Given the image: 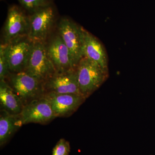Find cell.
I'll use <instances>...</instances> for the list:
<instances>
[{
  "mask_svg": "<svg viewBox=\"0 0 155 155\" xmlns=\"http://www.w3.org/2000/svg\"><path fill=\"white\" fill-rule=\"evenodd\" d=\"M81 94L87 98L107 79L109 70L94 61L83 57L75 67Z\"/></svg>",
  "mask_w": 155,
  "mask_h": 155,
  "instance_id": "cell-1",
  "label": "cell"
},
{
  "mask_svg": "<svg viewBox=\"0 0 155 155\" xmlns=\"http://www.w3.org/2000/svg\"><path fill=\"white\" fill-rule=\"evenodd\" d=\"M24 72L40 81L43 84L57 72L48 56L45 42H33Z\"/></svg>",
  "mask_w": 155,
  "mask_h": 155,
  "instance_id": "cell-2",
  "label": "cell"
},
{
  "mask_svg": "<svg viewBox=\"0 0 155 155\" xmlns=\"http://www.w3.org/2000/svg\"><path fill=\"white\" fill-rule=\"evenodd\" d=\"M5 81L24 106L45 94L43 83L24 71L11 73Z\"/></svg>",
  "mask_w": 155,
  "mask_h": 155,
  "instance_id": "cell-3",
  "label": "cell"
},
{
  "mask_svg": "<svg viewBox=\"0 0 155 155\" xmlns=\"http://www.w3.org/2000/svg\"><path fill=\"white\" fill-rule=\"evenodd\" d=\"M82 28L67 17L61 18L58 26L59 35L69 50L75 68L83 57Z\"/></svg>",
  "mask_w": 155,
  "mask_h": 155,
  "instance_id": "cell-4",
  "label": "cell"
},
{
  "mask_svg": "<svg viewBox=\"0 0 155 155\" xmlns=\"http://www.w3.org/2000/svg\"><path fill=\"white\" fill-rule=\"evenodd\" d=\"M57 11L54 4L28 14V38L31 41L45 42L55 20Z\"/></svg>",
  "mask_w": 155,
  "mask_h": 155,
  "instance_id": "cell-5",
  "label": "cell"
},
{
  "mask_svg": "<svg viewBox=\"0 0 155 155\" xmlns=\"http://www.w3.org/2000/svg\"><path fill=\"white\" fill-rule=\"evenodd\" d=\"M29 28V16L25 10L17 5L9 6L3 30V44L28 36Z\"/></svg>",
  "mask_w": 155,
  "mask_h": 155,
  "instance_id": "cell-6",
  "label": "cell"
},
{
  "mask_svg": "<svg viewBox=\"0 0 155 155\" xmlns=\"http://www.w3.org/2000/svg\"><path fill=\"white\" fill-rule=\"evenodd\" d=\"M32 44L33 42L28 36L19 38L5 44L6 58L11 73L25 71Z\"/></svg>",
  "mask_w": 155,
  "mask_h": 155,
  "instance_id": "cell-7",
  "label": "cell"
},
{
  "mask_svg": "<svg viewBox=\"0 0 155 155\" xmlns=\"http://www.w3.org/2000/svg\"><path fill=\"white\" fill-rule=\"evenodd\" d=\"M19 115L23 125L30 123L44 125L57 118L49 102L44 96L24 105Z\"/></svg>",
  "mask_w": 155,
  "mask_h": 155,
  "instance_id": "cell-8",
  "label": "cell"
},
{
  "mask_svg": "<svg viewBox=\"0 0 155 155\" xmlns=\"http://www.w3.org/2000/svg\"><path fill=\"white\" fill-rule=\"evenodd\" d=\"M43 86L45 94L52 93L81 95L75 68L66 72H56L44 83Z\"/></svg>",
  "mask_w": 155,
  "mask_h": 155,
  "instance_id": "cell-9",
  "label": "cell"
},
{
  "mask_svg": "<svg viewBox=\"0 0 155 155\" xmlns=\"http://www.w3.org/2000/svg\"><path fill=\"white\" fill-rule=\"evenodd\" d=\"M44 96L48 101L57 117L71 116L86 99L81 95L68 94L48 93L45 94Z\"/></svg>",
  "mask_w": 155,
  "mask_h": 155,
  "instance_id": "cell-10",
  "label": "cell"
},
{
  "mask_svg": "<svg viewBox=\"0 0 155 155\" xmlns=\"http://www.w3.org/2000/svg\"><path fill=\"white\" fill-rule=\"evenodd\" d=\"M46 48L48 56L57 72H66L75 68L72 64L69 50L59 35L46 44Z\"/></svg>",
  "mask_w": 155,
  "mask_h": 155,
  "instance_id": "cell-11",
  "label": "cell"
},
{
  "mask_svg": "<svg viewBox=\"0 0 155 155\" xmlns=\"http://www.w3.org/2000/svg\"><path fill=\"white\" fill-rule=\"evenodd\" d=\"M83 34V55L99 64L103 69L108 70L107 52L99 40L84 28Z\"/></svg>",
  "mask_w": 155,
  "mask_h": 155,
  "instance_id": "cell-12",
  "label": "cell"
},
{
  "mask_svg": "<svg viewBox=\"0 0 155 155\" xmlns=\"http://www.w3.org/2000/svg\"><path fill=\"white\" fill-rule=\"evenodd\" d=\"M1 110L14 115L22 112L24 104L6 81H0Z\"/></svg>",
  "mask_w": 155,
  "mask_h": 155,
  "instance_id": "cell-13",
  "label": "cell"
},
{
  "mask_svg": "<svg viewBox=\"0 0 155 155\" xmlns=\"http://www.w3.org/2000/svg\"><path fill=\"white\" fill-rule=\"evenodd\" d=\"M22 125L19 115H14L1 110L0 116V146L5 144Z\"/></svg>",
  "mask_w": 155,
  "mask_h": 155,
  "instance_id": "cell-14",
  "label": "cell"
},
{
  "mask_svg": "<svg viewBox=\"0 0 155 155\" xmlns=\"http://www.w3.org/2000/svg\"><path fill=\"white\" fill-rule=\"evenodd\" d=\"M18 1L20 6L29 14L54 4L53 0H18Z\"/></svg>",
  "mask_w": 155,
  "mask_h": 155,
  "instance_id": "cell-15",
  "label": "cell"
},
{
  "mask_svg": "<svg viewBox=\"0 0 155 155\" xmlns=\"http://www.w3.org/2000/svg\"><path fill=\"white\" fill-rule=\"evenodd\" d=\"M5 45L0 46V81H5L11 74L5 54Z\"/></svg>",
  "mask_w": 155,
  "mask_h": 155,
  "instance_id": "cell-16",
  "label": "cell"
},
{
  "mask_svg": "<svg viewBox=\"0 0 155 155\" xmlns=\"http://www.w3.org/2000/svg\"><path fill=\"white\" fill-rule=\"evenodd\" d=\"M70 149L69 142L61 138L53 148L52 155H69Z\"/></svg>",
  "mask_w": 155,
  "mask_h": 155,
  "instance_id": "cell-17",
  "label": "cell"
}]
</instances>
